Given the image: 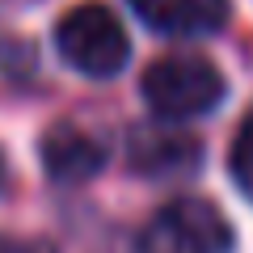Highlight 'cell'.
Returning <instances> with one entry per match:
<instances>
[{"mask_svg": "<svg viewBox=\"0 0 253 253\" xmlns=\"http://www.w3.org/2000/svg\"><path fill=\"white\" fill-rule=\"evenodd\" d=\"M144 97L161 118H194L224 97V76L203 55H165L144 72Z\"/></svg>", "mask_w": 253, "mask_h": 253, "instance_id": "cell-1", "label": "cell"}, {"mask_svg": "<svg viewBox=\"0 0 253 253\" xmlns=\"http://www.w3.org/2000/svg\"><path fill=\"white\" fill-rule=\"evenodd\" d=\"M55 46L84 76H114L123 72L126 55H131L123 21L106 4H76L72 13H63L59 30H55Z\"/></svg>", "mask_w": 253, "mask_h": 253, "instance_id": "cell-2", "label": "cell"}, {"mask_svg": "<svg viewBox=\"0 0 253 253\" xmlns=\"http://www.w3.org/2000/svg\"><path fill=\"white\" fill-rule=\"evenodd\" d=\"M139 253H232V228L203 199H173L139 232Z\"/></svg>", "mask_w": 253, "mask_h": 253, "instance_id": "cell-3", "label": "cell"}, {"mask_svg": "<svg viewBox=\"0 0 253 253\" xmlns=\"http://www.w3.org/2000/svg\"><path fill=\"white\" fill-rule=\"evenodd\" d=\"M126 156L148 177H181L199 165V144H194V135H186L173 123H148L131 131Z\"/></svg>", "mask_w": 253, "mask_h": 253, "instance_id": "cell-4", "label": "cell"}, {"mask_svg": "<svg viewBox=\"0 0 253 253\" xmlns=\"http://www.w3.org/2000/svg\"><path fill=\"white\" fill-rule=\"evenodd\" d=\"M106 165V148L72 123H59L42 135V169L55 181H84Z\"/></svg>", "mask_w": 253, "mask_h": 253, "instance_id": "cell-5", "label": "cell"}, {"mask_svg": "<svg viewBox=\"0 0 253 253\" xmlns=\"http://www.w3.org/2000/svg\"><path fill=\"white\" fill-rule=\"evenodd\" d=\"M135 13L161 34H215L228 21V0H131Z\"/></svg>", "mask_w": 253, "mask_h": 253, "instance_id": "cell-6", "label": "cell"}, {"mask_svg": "<svg viewBox=\"0 0 253 253\" xmlns=\"http://www.w3.org/2000/svg\"><path fill=\"white\" fill-rule=\"evenodd\" d=\"M228 169H232V181L253 199V110L245 114L241 131L232 139V156H228Z\"/></svg>", "mask_w": 253, "mask_h": 253, "instance_id": "cell-7", "label": "cell"}, {"mask_svg": "<svg viewBox=\"0 0 253 253\" xmlns=\"http://www.w3.org/2000/svg\"><path fill=\"white\" fill-rule=\"evenodd\" d=\"M0 253H55V249H51V245H42V241H30V236L0 232Z\"/></svg>", "mask_w": 253, "mask_h": 253, "instance_id": "cell-8", "label": "cell"}, {"mask_svg": "<svg viewBox=\"0 0 253 253\" xmlns=\"http://www.w3.org/2000/svg\"><path fill=\"white\" fill-rule=\"evenodd\" d=\"M0 177H4V161H0Z\"/></svg>", "mask_w": 253, "mask_h": 253, "instance_id": "cell-9", "label": "cell"}]
</instances>
